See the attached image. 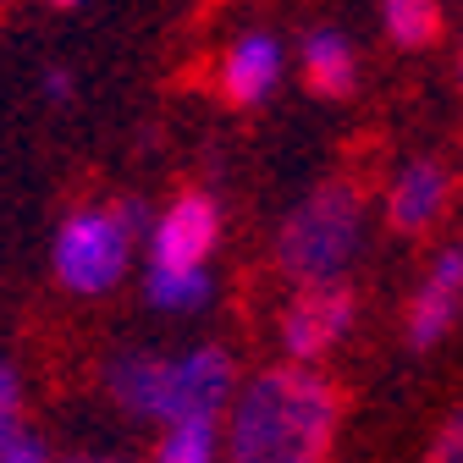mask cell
I'll return each instance as SVG.
<instances>
[{
  "label": "cell",
  "mask_w": 463,
  "mask_h": 463,
  "mask_svg": "<svg viewBox=\"0 0 463 463\" xmlns=\"http://www.w3.org/2000/svg\"><path fill=\"white\" fill-rule=\"evenodd\" d=\"M342 425V397L326 370H254L221 414V463H326Z\"/></svg>",
  "instance_id": "1"
},
{
  "label": "cell",
  "mask_w": 463,
  "mask_h": 463,
  "mask_svg": "<svg viewBox=\"0 0 463 463\" xmlns=\"http://www.w3.org/2000/svg\"><path fill=\"white\" fill-rule=\"evenodd\" d=\"M364 238H370L364 188L347 177H331L281 215L270 254H276V270L293 281V293H304V287H342L364 254Z\"/></svg>",
  "instance_id": "2"
},
{
  "label": "cell",
  "mask_w": 463,
  "mask_h": 463,
  "mask_svg": "<svg viewBox=\"0 0 463 463\" xmlns=\"http://www.w3.org/2000/svg\"><path fill=\"white\" fill-rule=\"evenodd\" d=\"M149 226H155V215L138 199L72 210L55 226V249H50L55 281L78 298H99L110 287H122V276L133 270L138 243H149Z\"/></svg>",
  "instance_id": "3"
},
{
  "label": "cell",
  "mask_w": 463,
  "mask_h": 463,
  "mask_svg": "<svg viewBox=\"0 0 463 463\" xmlns=\"http://www.w3.org/2000/svg\"><path fill=\"white\" fill-rule=\"evenodd\" d=\"M359 326V293L354 281L342 287H304V293H293L281 304L276 315V342H281V364H298V370H320L326 354H336V347L354 336Z\"/></svg>",
  "instance_id": "4"
},
{
  "label": "cell",
  "mask_w": 463,
  "mask_h": 463,
  "mask_svg": "<svg viewBox=\"0 0 463 463\" xmlns=\"http://www.w3.org/2000/svg\"><path fill=\"white\" fill-rule=\"evenodd\" d=\"M215 243H221V204H215V194L188 188V194H177L155 215L144 249H149V265L199 270V265H210Z\"/></svg>",
  "instance_id": "5"
},
{
  "label": "cell",
  "mask_w": 463,
  "mask_h": 463,
  "mask_svg": "<svg viewBox=\"0 0 463 463\" xmlns=\"http://www.w3.org/2000/svg\"><path fill=\"white\" fill-rule=\"evenodd\" d=\"M105 397L138 425H171V354L160 347H122L105 359Z\"/></svg>",
  "instance_id": "6"
},
{
  "label": "cell",
  "mask_w": 463,
  "mask_h": 463,
  "mask_svg": "<svg viewBox=\"0 0 463 463\" xmlns=\"http://www.w3.org/2000/svg\"><path fill=\"white\" fill-rule=\"evenodd\" d=\"M463 315V243H447L430 254L414 298H409V320H402V331H409V347L414 354H425V347H436Z\"/></svg>",
  "instance_id": "7"
},
{
  "label": "cell",
  "mask_w": 463,
  "mask_h": 463,
  "mask_svg": "<svg viewBox=\"0 0 463 463\" xmlns=\"http://www.w3.org/2000/svg\"><path fill=\"white\" fill-rule=\"evenodd\" d=\"M287 78V44L270 33V28H243L238 39H232L221 50V67H215V83L232 105H265Z\"/></svg>",
  "instance_id": "8"
},
{
  "label": "cell",
  "mask_w": 463,
  "mask_h": 463,
  "mask_svg": "<svg viewBox=\"0 0 463 463\" xmlns=\"http://www.w3.org/2000/svg\"><path fill=\"white\" fill-rule=\"evenodd\" d=\"M447 199H452V171L441 160H430V155L402 160L392 171V183H386V199H381L386 204V226L402 232V238H425V232L441 221Z\"/></svg>",
  "instance_id": "9"
},
{
  "label": "cell",
  "mask_w": 463,
  "mask_h": 463,
  "mask_svg": "<svg viewBox=\"0 0 463 463\" xmlns=\"http://www.w3.org/2000/svg\"><path fill=\"white\" fill-rule=\"evenodd\" d=\"M298 67L315 94L336 99V94H354V83H359V50L336 23H315L298 39Z\"/></svg>",
  "instance_id": "10"
},
{
  "label": "cell",
  "mask_w": 463,
  "mask_h": 463,
  "mask_svg": "<svg viewBox=\"0 0 463 463\" xmlns=\"http://www.w3.org/2000/svg\"><path fill=\"white\" fill-rule=\"evenodd\" d=\"M144 298L160 315H199L215 298V270H171V265H144Z\"/></svg>",
  "instance_id": "11"
},
{
  "label": "cell",
  "mask_w": 463,
  "mask_h": 463,
  "mask_svg": "<svg viewBox=\"0 0 463 463\" xmlns=\"http://www.w3.org/2000/svg\"><path fill=\"white\" fill-rule=\"evenodd\" d=\"M381 33L397 44V50H430L447 28V12L436 0H381Z\"/></svg>",
  "instance_id": "12"
},
{
  "label": "cell",
  "mask_w": 463,
  "mask_h": 463,
  "mask_svg": "<svg viewBox=\"0 0 463 463\" xmlns=\"http://www.w3.org/2000/svg\"><path fill=\"white\" fill-rule=\"evenodd\" d=\"M149 463H221V425L188 420V425L160 430V447Z\"/></svg>",
  "instance_id": "13"
},
{
  "label": "cell",
  "mask_w": 463,
  "mask_h": 463,
  "mask_svg": "<svg viewBox=\"0 0 463 463\" xmlns=\"http://www.w3.org/2000/svg\"><path fill=\"white\" fill-rule=\"evenodd\" d=\"M23 436V375L0 359V452Z\"/></svg>",
  "instance_id": "14"
},
{
  "label": "cell",
  "mask_w": 463,
  "mask_h": 463,
  "mask_svg": "<svg viewBox=\"0 0 463 463\" xmlns=\"http://www.w3.org/2000/svg\"><path fill=\"white\" fill-rule=\"evenodd\" d=\"M425 463H463V409L441 425V436L430 441V452H425Z\"/></svg>",
  "instance_id": "15"
},
{
  "label": "cell",
  "mask_w": 463,
  "mask_h": 463,
  "mask_svg": "<svg viewBox=\"0 0 463 463\" xmlns=\"http://www.w3.org/2000/svg\"><path fill=\"white\" fill-rule=\"evenodd\" d=\"M0 463H55V458H50V447H44L33 430H23L6 452H0Z\"/></svg>",
  "instance_id": "16"
},
{
  "label": "cell",
  "mask_w": 463,
  "mask_h": 463,
  "mask_svg": "<svg viewBox=\"0 0 463 463\" xmlns=\"http://www.w3.org/2000/svg\"><path fill=\"white\" fill-rule=\"evenodd\" d=\"M44 99H72V72L50 67V72H44Z\"/></svg>",
  "instance_id": "17"
},
{
  "label": "cell",
  "mask_w": 463,
  "mask_h": 463,
  "mask_svg": "<svg viewBox=\"0 0 463 463\" xmlns=\"http://www.w3.org/2000/svg\"><path fill=\"white\" fill-rule=\"evenodd\" d=\"M67 463H128V458H110V452H78V458H67Z\"/></svg>",
  "instance_id": "18"
},
{
  "label": "cell",
  "mask_w": 463,
  "mask_h": 463,
  "mask_svg": "<svg viewBox=\"0 0 463 463\" xmlns=\"http://www.w3.org/2000/svg\"><path fill=\"white\" fill-rule=\"evenodd\" d=\"M458 83H463V28H458Z\"/></svg>",
  "instance_id": "19"
}]
</instances>
